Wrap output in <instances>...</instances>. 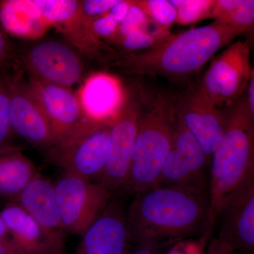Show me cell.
Masks as SVG:
<instances>
[{
    "label": "cell",
    "mask_w": 254,
    "mask_h": 254,
    "mask_svg": "<svg viewBox=\"0 0 254 254\" xmlns=\"http://www.w3.org/2000/svg\"><path fill=\"white\" fill-rule=\"evenodd\" d=\"M133 195L125 212L129 245L166 247L197 235L204 239L210 211L208 195L156 185Z\"/></svg>",
    "instance_id": "6da1fadb"
},
{
    "label": "cell",
    "mask_w": 254,
    "mask_h": 254,
    "mask_svg": "<svg viewBox=\"0 0 254 254\" xmlns=\"http://www.w3.org/2000/svg\"><path fill=\"white\" fill-rule=\"evenodd\" d=\"M247 32L214 21L206 26L170 35L144 52L123 55L117 64L136 74L186 77L199 71L219 50Z\"/></svg>",
    "instance_id": "7a4b0ae2"
},
{
    "label": "cell",
    "mask_w": 254,
    "mask_h": 254,
    "mask_svg": "<svg viewBox=\"0 0 254 254\" xmlns=\"http://www.w3.org/2000/svg\"><path fill=\"white\" fill-rule=\"evenodd\" d=\"M210 162V211L204 240L213 231L225 197L254 177V118L247 98H240L227 114L225 131Z\"/></svg>",
    "instance_id": "3957f363"
},
{
    "label": "cell",
    "mask_w": 254,
    "mask_h": 254,
    "mask_svg": "<svg viewBox=\"0 0 254 254\" xmlns=\"http://www.w3.org/2000/svg\"><path fill=\"white\" fill-rule=\"evenodd\" d=\"M176 121V103L159 94L142 106L131 166L123 190L130 194L157 185L166 160Z\"/></svg>",
    "instance_id": "277c9868"
},
{
    "label": "cell",
    "mask_w": 254,
    "mask_h": 254,
    "mask_svg": "<svg viewBox=\"0 0 254 254\" xmlns=\"http://www.w3.org/2000/svg\"><path fill=\"white\" fill-rule=\"evenodd\" d=\"M110 127L90 123L69 139L46 150V163L98 183L106 165Z\"/></svg>",
    "instance_id": "5b68a950"
},
{
    "label": "cell",
    "mask_w": 254,
    "mask_h": 254,
    "mask_svg": "<svg viewBox=\"0 0 254 254\" xmlns=\"http://www.w3.org/2000/svg\"><path fill=\"white\" fill-rule=\"evenodd\" d=\"M54 185L55 199L66 234L82 235L109 204L112 193L99 183L64 173Z\"/></svg>",
    "instance_id": "8992f818"
},
{
    "label": "cell",
    "mask_w": 254,
    "mask_h": 254,
    "mask_svg": "<svg viewBox=\"0 0 254 254\" xmlns=\"http://www.w3.org/2000/svg\"><path fill=\"white\" fill-rule=\"evenodd\" d=\"M209 162L203 148L176 114L171 147L157 185L179 187L209 195Z\"/></svg>",
    "instance_id": "52a82bcc"
},
{
    "label": "cell",
    "mask_w": 254,
    "mask_h": 254,
    "mask_svg": "<svg viewBox=\"0 0 254 254\" xmlns=\"http://www.w3.org/2000/svg\"><path fill=\"white\" fill-rule=\"evenodd\" d=\"M250 58V42L238 40L209 66L200 86L218 109L232 106L245 93L254 70Z\"/></svg>",
    "instance_id": "ba28073f"
},
{
    "label": "cell",
    "mask_w": 254,
    "mask_h": 254,
    "mask_svg": "<svg viewBox=\"0 0 254 254\" xmlns=\"http://www.w3.org/2000/svg\"><path fill=\"white\" fill-rule=\"evenodd\" d=\"M141 109V100L127 94L121 111L110 125L106 165L98 183L111 193L123 189L128 177Z\"/></svg>",
    "instance_id": "9c48e42d"
},
{
    "label": "cell",
    "mask_w": 254,
    "mask_h": 254,
    "mask_svg": "<svg viewBox=\"0 0 254 254\" xmlns=\"http://www.w3.org/2000/svg\"><path fill=\"white\" fill-rule=\"evenodd\" d=\"M28 83L49 122L55 145L69 139L91 123L85 117L77 95L70 88L30 75Z\"/></svg>",
    "instance_id": "30bf717a"
},
{
    "label": "cell",
    "mask_w": 254,
    "mask_h": 254,
    "mask_svg": "<svg viewBox=\"0 0 254 254\" xmlns=\"http://www.w3.org/2000/svg\"><path fill=\"white\" fill-rule=\"evenodd\" d=\"M23 60L30 76L70 89L83 75L79 55L58 41L46 40L32 45L25 52Z\"/></svg>",
    "instance_id": "8fae6325"
},
{
    "label": "cell",
    "mask_w": 254,
    "mask_h": 254,
    "mask_svg": "<svg viewBox=\"0 0 254 254\" xmlns=\"http://www.w3.org/2000/svg\"><path fill=\"white\" fill-rule=\"evenodd\" d=\"M217 218L219 240L234 252L254 254V177L225 197Z\"/></svg>",
    "instance_id": "7c38bea8"
},
{
    "label": "cell",
    "mask_w": 254,
    "mask_h": 254,
    "mask_svg": "<svg viewBox=\"0 0 254 254\" xmlns=\"http://www.w3.org/2000/svg\"><path fill=\"white\" fill-rule=\"evenodd\" d=\"M176 114L210 161L225 131L227 114L213 105L200 86L188 88L179 97Z\"/></svg>",
    "instance_id": "4fadbf2b"
},
{
    "label": "cell",
    "mask_w": 254,
    "mask_h": 254,
    "mask_svg": "<svg viewBox=\"0 0 254 254\" xmlns=\"http://www.w3.org/2000/svg\"><path fill=\"white\" fill-rule=\"evenodd\" d=\"M9 121L14 135L37 149L46 151L55 145L46 114L28 83L18 73L15 76L10 95Z\"/></svg>",
    "instance_id": "5bb4252c"
},
{
    "label": "cell",
    "mask_w": 254,
    "mask_h": 254,
    "mask_svg": "<svg viewBox=\"0 0 254 254\" xmlns=\"http://www.w3.org/2000/svg\"><path fill=\"white\" fill-rule=\"evenodd\" d=\"M12 202L36 221L60 254H66V232L57 205L54 185L50 180L39 174Z\"/></svg>",
    "instance_id": "9a60e30c"
},
{
    "label": "cell",
    "mask_w": 254,
    "mask_h": 254,
    "mask_svg": "<svg viewBox=\"0 0 254 254\" xmlns=\"http://www.w3.org/2000/svg\"><path fill=\"white\" fill-rule=\"evenodd\" d=\"M76 95L88 121L110 125L121 111L127 93L118 78L96 73L86 78Z\"/></svg>",
    "instance_id": "2e32d148"
},
{
    "label": "cell",
    "mask_w": 254,
    "mask_h": 254,
    "mask_svg": "<svg viewBox=\"0 0 254 254\" xmlns=\"http://www.w3.org/2000/svg\"><path fill=\"white\" fill-rule=\"evenodd\" d=\"M81 237L73 254H126L130 245L125 211L120 201L110 200Z\"/></svg>",
    "instance_id": "e0dca14e"
},
{
    "label": "cell",
    "mask_w": 254,
    "mask_h": 254,
    "mask_svg": "<svg viewBox=\"0 0 254 254\" xmlns=\"http://www.w3.org/2000/svg\"><path fill=\"white\" fill-rule=\"evenodd\" d=\"M15 243L26 254H60L39 225L20 205L7 203L0 212Z\"/></svg>",
    "instance_id": "ac0fdd59"
},
{
    "label": "cell",
    "mask_w": 254,
    "mask_h": 254,
    "mask_svg": "<svg viewBox=\"0 0 254 254\" xmlns=\"http://www.w3.org/2000/svg\"><path fill=\"white\" fill-rule=\"evenodd\" d=\"M0 26L7 35L30 41L39 39L50 28L35 0L0 1Z\"/></svg>",
    "instance_id": "d6986e66"
},
{
    "label": "cell",
    "mask_w": 254,
    "mask_h": 254,
    "mask_svg": "<svg viewBox=\"0 0 254 254\" xmlns=\"http://www.w3.org/2000/svg\"><path fill=\"white\" fill-rule=\"evenodd\" d=\"M33 162L16 147L0 150V197L14 201L38 175Z\"/></svg>",
    "instance_id": "ffe728a7"
},
{
    "label": "cell",
    "mask_w": 254,
    "mask_h": 254,
    "mask_svg": "<svg viewBox=\"0 0 254 254\" xmlns=\"http://www.w3.org/2000/svg\"><path fill=\"white\" fill-rule=\"evenodd\" d=\"M210 18L250 31L254 24V1L215 0Z\"/></svg>",
    "instance_id": "44dd1931"
},
{
    "label": "cell",
    "mask_w": 254,
    "mask_h": 254,
    "mask_svg": "<svg viewBox=\"0 0 254 254\" xmlns=\"http://www.w3.org/2000/svg\"><path fill=\"white\" fill-rule=\"evenodd\" d=\"M16 73L11 68L0 69V150L11 148L13 133L9 121V102Z\"/></svg>",
    "instance_id": "7402d4cb"
},
{
    "label": "cell",
    "mask_w": 254,
    "mask_h": 254,
    "mask_svg": "<svg viewBox=\"0 0 254 254\" xmlns=\"http://www.w3.org/2000/svg\"><path fill=\"white\" fill-rule=\"evenodd\" d=\"M215 0H171L177 11L176 23L190 26L211 17Z\"/></svg>",
    "instance_id": "603a6c76"
},
{
    "label": "cell",
    "mask_w": 254,
    "mask_h": 254,
    "mask_svg": "<svg viewBox=\"0 0 254 254\" xmlns=\"http://www.w3.org/2000/svg\"><path fill=\"white\" fill-rule=\"evenodd\" d=\"M133 4L143 11L147 17L164 28L176 23L177 11L170 1L167 0H133Z\"/></svg>",
    "instance_id": "cb8c5ba5"
},
{
    "label": "cell",
    "mask_w": 254,
    "mask_h": 254,
    "mask_svg": "<svg viewBox=\"0 0 254 254\" xmlns=\"http://www.w3.org/2000/svg\"><path fill=\"white\" fill-rule=\"evenodd\" d=\"M161 43L158 38L148 34V33L138 28L130 32L123 38H120L115 43L127 50V51H136V50L152 48Z\"/></svg>",
    "instance_id": "d4e9b609"
},
{
    "label": "cell",
    "mask_w": 254,
    "mask_h": 254,
    "mask_svg": "<svg viewBox=\"0 0 254 254\" xmlns=\"http://www.w3.org/2000/svg\"><path fill=\"white\" fill-rule=\"evenodd\" d=\"M146 15L131 1V5L128 12L120 23L115 36L110 41L115 43L120 38H123L130 32L141 28L148 19Z\"/></svg>",
    "instance_id": "484cf974"
},
{
    "label": "cell",
    "mask_w": 254,
    "mask_h": 254,
    "mask_svg": "<svg viewBox=\"0 0 254 254\" xmlns=\"http://www.w3.org/2000/svg\"><path fill=\"white\" fill-rule=\"evenodd\" d=\"M80 1L83 14L93 20L108 14L118 4L119 0H85Z\"/></svg>",
    "instance_id": "4316f807"
},
{
    "label": "cell",
    "mask_w": 254,
    "mask_h": 254,
    "mask_svg": "<svg viewBox=\"0 0 254 254\" xmlns=\"http://www.w3.org/2000/svg\"><path fill=\"white\" fill-rule=\"evenodd\" d=\"M120 25L108 14L92 21V28L98 38L110 41L116 34Z\"/></svg>",
    "instance_id": "83f0119b"
},
{
    "label": "cell",
    "mask_w": 254,
    "mask_h": 254,
    "mask_svg": "<svg viewBox=\"0 0 254 254\" xmlns=\"http://www.w3.org/2000/svg\"><path fill=\"white\" fill-rule=\"evenodd\" d=\"M163 246L153 244L130 245L126 254H162Z\"/></svg>",
    "instance_id": "f1b7e54d"
},
{
    "label": "cell",
    "mask_w": 254,
    "mask_h": 254,
    "mask_svg": "<svg viewBox=\"0 0 254 254\" xmlns=\"http://www.w3.org/2000/svg\"><path fill=\"white\" fill-rule=\"evenodd\" d=\"M131 5V1L129 0H119L118 4L110 10L108 14L120 25L126 16Z\"/></svg>",
    "instance_id": "f546056e"
},
{
    "label": "cell",
    "mask_w": 254,
    "mask_h": 254,
    "mask_svg": "<svg viewBox=\"0 0 254 254\" xmlns=\"http://www.w3.org/2000/svg\"><path fill=\"white\" fill-rule=\"evenodd\" d=\"M207 254H235V252L217 238L214 239L209 244Z\"/></svg>",
    "instance_id": "4dcf8cb0"
},
{
    "label": "cell",
    "mask_w": 254,
    "mask_h": 254,
    "mask_svg": "<svg viewBox=\"0 0 254 254\" xmlns=\"http://www.w3.org/2000/svg\"><path fill=\"white\" fill-rule=\"evenodd\" d=\"M247 100L248 104L249 109H250L251 115L254 118V71H252L251 74L250 81H249L248 86H247Z\"/></svg>",
    "instance_id": "1f68e13d"
},
{
    "label": "cell",
    "mask_w": 254,
    "mask_h": 254,
    "mask_svg": "<svg viewBox=\"0 0 254 254\" xmlns=\"http://www.w3.org/2000/svg\"><path fill=\"white\" fill-rule=\"evenodd\" d=\"M0 254H26L16 244L0 241Z\"/></svg>",
    "instance_id": "d6a6232c"
},
{
    "label": "cell",
    "mask_w": 254,
    "mask_h": 254,
    "mask_svg": "<svg viewBox=\"0 0 254 254\" xmlns=\"http://www.w3.org/2000/svg\"><path fill=\"white\" fill-rule=\"evenodd\" d=\"M0 241L7 242V243L16 244L12 237L10 235L9 232H8L6 226H5L1 215H0Z\"/></svg>",
    "instance_id": "836d02e7"
},
{
    "label": "cell",
    "mask_w": 254,
    "mask_h": 254,
    "mask_svg": "<svg viewBox=\"0 0 254 254\" xmlns=\"http://www.w3.org/2000/svg\"><path fill=\"white\" fill-rule=\"evenodd\" d=\"M165 254H189L187 252H185V250H182V249L179 248V247H175L172 248L171 250L166 252Z\"/></svg>",
    "instance_id": "e575fe53"
}]
</instances>
